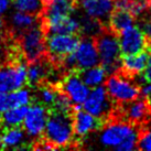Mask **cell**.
<instances>
[{
	"mask_svg": "<svg viewBox=\"0 0 151 151\" xmlns=\"http://www.w3.org/2000/svg\"><path fill=\"white\" fill-rule=\"evenodd\" d=\"M81 140L75 137L72 111L50 109L42 134L32 141V150H56L80 148Z\"/></svg>",
	"mask_w": 151,
	"mask_h": 151,
	"instance_id": "1",
	"label": "cell"
},
{
	"mask_svg": "<svg viewBox=\"0 0 151 151\" xmlns=\"http://www.w3.org/2000/svg\"><path fill=\"white\" fill-rule=\"evenodd\" d=\"M138 134V128L132 124L125 120H113L103 128L101 142L118 151L134 150L137 149Z\"/></svg>",
	"mask_w": 151,
	"mask_h": 151,
	"instance_id": "2",
	"label": "cell"
},
{
	"mask_svg": "<svg viewBox=\"0 0 151 151\" xmlns=\"http://www.w3.org/2000/svg\"><path fill=\"white\" fill-rule=\"evenodd\" d=\"M99 64L105 68L107 74H113L122 65V51L118 35L106 27L95 37Z\"/></svg>",
	"mask_w": 151,
	"mask_h": 151,
	"instance_id": "3",
	"label": "cell"
},
{
	"mask_svg": "<svg viewBox=\"0 0 151 151\" xmlns=\"http://www.w3.org/2000/svg\"><path fill=\"white\" fill-rule=\"evenodd\" d=\"M27 63L38 61L46 55V37L41 22L14 37Z\"/></svg>",
	"mask_w": 151,
	"mask_h": 151,
	"instance_id": "4",
	"label": "cell"
},
{
	"mask_svg": "<svg viewBox=\"0 0 151 151\" xmlns=\"http://www.w3.org/2000/svg\"><path fill=\"white\" fill-rule=\"evenodd\" d=\"M106 91L116 103H126L138 99L141 96V87L136 80L113 73L104 82Z\"/></svg>",
	"mask_w": 151,
	"mask_h": 151,
	"instance_id": "5",
	"label": "cell"
},
{
	"mask_svg": "<svg viewBox=\"0 0 151 151\" xmlns=\"http://www.w3.org/2000/svg\"><path fill=\"white\" fill-rule=\"evenodd\" d=\"M81 40L82 35L80 34L49 35L46 37V54L53 63L56 64L58 66H62L64 59L75 52Z\"/></svg>",
	"mask_w": 151,
	"mask_h": 151,
	"instance_id": "6",
	"label": "cell"
},
{
	"mask_svg": "<svg viewBox=\"0 0 151 151\" xmlns=\"http://www.w3.org/2000/svg\"><path fill=\"white\" fill-rule=\"evenodd\" d=\"M27 66L24 60L0 63V93L13 92L27 85Z\"/></svg>",
	"mask_w": 151,
	"mask_h": 151,
	"instance_id": "7",
	"label": "cell"
},
{
	"mask_svg": "<svg viewBox=\"0 0 151 151\" xmlns=\"http://www.w3.org/2000/svg\"><path fill=\"white\" fill-rule=\"evenodd\" d=\"M116 104L117 103L109 96L105 86L99 85L89 92L86 101H84L83 108L94 116L101 118L107 124L116 108Z\"/></svg>",
	"mask_w": 151,
	"mask_h": 151,
	"instance_id": "8",
	"label": "cell"
},
{
	"mask_svg": "<svg viewBox=\"0 0 151 151\" xmlns=\"http://www.w3.org/2000/svg\"><path fill=\"white\" fill-rule=\"evenodd\" d=\"M122 56L134 55L145 50H151V42L140 28L130 25L124 29L118 35Z\"/></svg>",
	"mask_w": 151,
	"mask_h": 151,
	"instance_id": "9",
	"label": "cell"
},
{
	"mask_svg": "<svg viewBox=\"0 0 151 151\" xmlns=\"http://www.w3.org/2000/svg\"><path fill=\"white\" fill-rule=\"evenodd\" d=\"M72 119L75 137L80 140L92 131L103 129L106 125V122L101 118L94 116L91 113L86 111L84 108L82 109L81 105L73 106Z\"/></svg>",
	"mask_w": 151,
	"mask_h": 151,
	"instance_id": "10",
	"label": "cell"
},
{
	"mask_svg": "<svg viewBox=\"0 0 151 151\" xmlns=\"http://www.w3.org/2000/svg\"><path fill=\"white\" fill-rule=\"evenodd\" d=\"M75 71H82L99 65V55L94 37H82L80 44L73 53Z\"/></svg>",
	"mask_w": 151,
	"mask_h": 151,
	"instance_id": "11",
	"label": "cell"
},
{
	"mask_svg": "<svg viewBox=\"0 0 151 151\" xmlns=\"http://www.w3.org/2000/svg\"><path fill=\"white\" fill-rule=\"evenodd\" d=\"M47 117L49 109L39 103H31V107H29L23 119L22 127L24 128L27 134L34 140L42 134L47 122Z\"/></svg>",
	"mask_w": 151,
	"mask_h": 151,
	"instance_id": "12",
	"label": "cell"
},
{
	"mask_svg": "<svg viewBox=\"0 0 151 151\" xmlns=\"http://www.w3.org/2000/svg\"><path fill=\"white\" fill-rule=\"evenodd\" d=\"M60 87L66 94L73 105L84 104L89 94V87L80 77L77 71L68 72L60 83Z\"/></svg>",
	"mask_w": 151,
	"mask_h": 151,
	"instance_id": "13",
	"label": "cell"
},
{
	"mask_svg": "<svg viewBox=\"0 0 151 151\" xmlns=\"http://www.w3.org/2000/svg\"><path fill=\"white\" fill-rule=\"evenodd\" d=\"M149 52L150 51L145 50L137 54L122 56V65L115 73H119L136 80L137 76L140 75L147 67L149 62Z\"/></svg>",
	"mask_w": 151,
	"mask_h": 151,
	"instance_id": "14",
	"label": "cell"
},
{
	"mask_svg": "<svg viewBox=\"0 0 151 151\" xmlns=\"http://www.w3.org/2000/svg\"><path fill=\"white\" fill-rule=\"evenodd\" d=\"M87 16L96 19L104 27H108L109 18L115 8L116 0H80Z\"/></svg>",
	"mask_w": 151,
	"mask_h": 151,
	"instance_id": "15",
	"label": "cell"
},
{
	"mask_svg": "<svg viewBox=\"0 0 151 151\" xmlns=\"http://www.w3.org/2000/svg\"><path fill=\"white\" fill-rule=\"evenodd\" d=\"M29 138L30 136L27 134V131L21 125L4 128L1 149H7V148H12L17 150L31 149L33 140H29Z\"/></svg>",
	"mask_w": 151,
	"mask_h": 151,
	"instance_id": "16",
	"label": "cell"
},
{
	"mask_svg": "<svg viewBox=\"0 0 151 151\" xmlns=\"http://www.w3.org/2000/svg\"><path fill=\"white\" fill-rule=\"evenodd\" d=\"M78 4L80 0H44V10L41 16L45 18L70 16L77 9Z\"/></svg>",
	"mask_w": 151,
	"mask_h": 151,
	"instance_id": "17",
	"label": "cell"
},
{
	"mask_svg": "<svg viewBox=\"0 0 151 151\" xmlns=\"http://www.w3.org/2000/svg\"><path fill=\"white\" fill-rule=\"evenodd\" d=\"M32 101L31 89L19 88L10 93H0V113L17 106L29 105Z\"/></svg>",
	"mask_w": 151,
	"mask_h": 151,
	"instance_id": "18",
	"label": "cell"
},
{
	"mask_svg": "<svg viewBox=\"0 0 151 151\" xmlns=\"http://www.w3.org/2000/svg\"><path fill=\"white\" fill-rule=\"evenodd\" d=\"M134 22H136V17L129 10L115 6L109 18L108 28L111 32L119 35L122 30L130 25H134Z\"/></svg>",
	"mask_w": 151,
	"mask_h": 151,
	"instance_id": "19",
	"label": "cell"
},
{
	"mask_svg": "<svg viewBox=\"0 0 151 151\" xmlns=\"http://www.w3.org/2000/svg\"><path fill=\"white\" fill-rule=\"evenodd\" d=\"M39 22H40V17L38 16L18 11V12L13 13L11 17V28L9 30L13 34V37H17L18 34L27 31Z\"/></svg>",
	"mask_w": 151,
	"mask_h": 151,
	"instance_id": "20",
	"label": "cell"
},
{
	"mask_svg": "<svg viewBox=\"0 0 151 151\" xmlns=\"http://www.w3.org/2000/svg\"><path fill=\"white\" fill-rule=\"evenodd\" d=\"M80 77L83 80L85 84L88 87H97L101 85L106 80V73L105 68L99 65H96L91 68H86V70H82V71H77Z\"/></svg>",
	"mask_w": 151,
	"mask_h": 151,
	"instance_id": "21",
	"label": "cell"
},
{
	"mask_svg": "<svg viewBox=\"0 0 151 151\" xmlns=\"http://www.w3.org/2000/svg\"><path fill=\"white\" fill-rule=\"evenodd\" d=\"M28 109H29L28 105L17 106V107H11L7 109L2 114L1 127H4V128H10V127L20 126L23 122Z\"/></svg>",
	"mask_w": 151,
	"mask_h": 151,
	"instance_id": "22",
	"label": "cell"
},
{
	"mask_svg": "<svg viewBox=\"0 0 151 151\" xmlns=\"http://www.w3.org/2000/svg\"><path fill=\"white\" fill-rule=\"evenodd\" d=\"M14 8L25 13L40 17L44 10L43 0H12Z\"/></svg>",
	"mask_w": 151,
	"mask_h": 151,
	"instance_id": "23",
	"label": "cell"
},
{
	"mask_svg": "<svg viewBox=\"0 0 151 151\" xmlns=\"http://www.w3.org/2000/svg\"><path fill=\"white\" fill-rule=\"evenodd\" d=\"M137 149L151 151V128L139 130Z\"/></svg>",
	"mask_w": 151,
	"mask_h": 151,
	"instance_id": "24",
	"label": "cell"
},
{
	"mask_svg": "<svg viewBox=\"0 0 151 151\" xmlns=\"http://www.w3.org/2000/svg\"><path fill=\"white\" fill-rule=\"evenodd\" d=\"M138 21L139 27H140V30L142 31L145 35L149 39V41L151 42V16L150 14H147L145 13L141 17H139L136 22Z\"/></svg>",
	"mask_w": 151,
	"mask_h": 151,
	"instance_id": "25",
	"label": "cell"
},
{
	"mask_svg": "<svg viewBox=\"0 0 151 151\" xmlns=\"http://www.w3.org/2000/svg\"><path fill=\"white\" fill-rule=\"evenodd\" d=\"M6 42H7V29L4 28V19L0 13V51L6 47Z\"/></svg>",
	"mask_w": 151,
	"mask_h": 151,
	"instance_id": "26",
	"label": "cell"
},
{
	"mask_svg": "<svg viewBox=\"0 0 151 151\" xmlns=\"http://www.w3.org/2000/svg\"><path fill=\"white\" fill-rule=\"evenodd\" d=\"M11 0H0V13H4L7 11V9L9 8Z\"/></svg>",
	"mask_w": 151,
	"mask_h": 151,
	"instance_id": "27",
	"label": "cell"
},
{
	"mask_svg": "<svg viewBox=\"0 0 151 151\" xmlns=\"http://www.w3.org/2000/svg\"><path fill=\"white\" fill-rule=\"evenodd\" d=\"M148 64L151 65V50H150V52H149V62H148Z\"/></svg>",
	"mask_w": 151,
	"mask_h": 151,
	"instance_id": "28",
	"label": "cell"
},
{
	"mask_svg": "<svg viewBox=\"0 0 151 151\" xmlns=\"http://www.w3.org/2000/svg\"><path fill=\"white\" fill-rule=\"evenodd\" d=\"M1 146H2V136H0V149H1Z\"/></svg>",
	"mask_w": 151,
	"mask_h": 151,
	"instance_id": "29",
	"label": "cell"
},
{
	"mask_svg": "<svg viewBox=\"0 0 151 151\" xmlns=\"http://www.w3.org/2000/svg\"><path fill=\"white\" fill-rule=\"evenodd\" d=\"M1 119H2V115L0 113V126H1Z\"/></svg>",
	"mask_w": 151,
	"mask_h": 151,
	"instance_id": "30",
	"label": "cell"
},
{
	"mask_svg": "<svg viewBox=\"0 0 151 151\" xmlns=\"http://www.w3.org/2000/svg\"><path fill=\"white\" fill-rule=\"evenodd\" d=\"M149 9H151V0H149Z\"/></svg>",
	"mask_w": 151,
	"mask_h": 151,
	"instance_id": "31",
	"label": "cell"
},
{
	"mask_svg": "<svg viewBox=\"0 0 151 151\" xmlns=\"http://www.w3.org/2000/svg\"><path fill=\"white\" fill-rule=\"evenodd\" d=\"M148 98H149V99H150V101H151V95H150V96H149V97H148Z\"/></svg>",
	"mask_w": 151,
	"mask_h": 151,
	"instance_id": "32",
	"label": "cell"
},
{
	"mask_svg": "<svg viewBox=\"0 0 151 151\" xmlns=\"http://www.w3.org/2000/svg\"><path fill=\"white\" fill-rule=\"evenodd\" d=\"M11 1H12V0H11Z\"/></svg>",
	"mask_w": 151,
	"mask_h": 151,
	"instance_id": "33",
	"label": "cell"
}]
</instances>
